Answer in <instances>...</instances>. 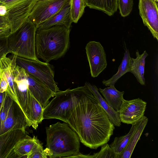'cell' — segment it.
<instances>
[{
  "label": "cell",
  "instance_id": "1",
  "mask_svg": "<svg viewBox=\"0 0 158 158\" xmlns=\"http://www.w3.org/2000/svg\"><path fill=\"white\" fill-rule=\"evenodd\" d=\"M67 120L81 142L92 149L107 143L115 128L89 89L69 113Z\"/></svg>",
  "mask_w": 158,
  "mask_h": 158
},
{
  "label": "cell",
  "instance_id": "2",
  "mask_svg": "<svg viewBox=\"0 0 158 158\" xmlns=\"http://www.w3.org/2000/svg\"><path fill=\"white\" fill-rule=\"evenodd\" d=\"M70 29L62 25L37 29L35 37L36 56L48 63L61 57L69 44Z\"/></svg>",
  "mask_w": 158,
  "mask_h": 158
},
{
  "label": "cell",
  "instance_id": "3",
  "mask_svg": "<svg viewBox=\"0 0 158 158\" xmlns=\"http://www.w3.org/2000/svg\"><path fill=\"white\" fill-rule=\"evenodd\" d=\"M46 147L49 158H69L79 152L80 139L66 123L58 122L46 127Z\"/></svg>",
  "mask_w": 158,
  "mask_h": 158
},
{
  "label": "cell",
  "instance_id": "4",
  "mask_svg": "<svg viewBox=\"0 0 158 158\" xmlns=\"http://www.w3.org/2000/svg\"><path fill=\"white\" fill-rule=\"evenodd\" d=\"M89 91L85 85L56 92L54 97L44 109L43 119H57L67 123L69 113L78 103L82 96Z\"/></svg>",
  "mask_w": 158,
  "mask_h": 158
},
{
  "label": "cell",
  "instance_id": "5",
  "mask_svg": "<svg viewBox=\"0 0 158 158\" xmlns=\"http://www.w3.org/2000/svg\"><path fill=\"white\" fill-rule=\"evenodd\" d=\"M37 28L28 18L14 32L8 36L10 53L36 61L39 60L35 50V37Z\"/></svg>",
  "mask_w": 158,
  "mask_h": 158
},
{
  "label": "cell",
  "instance_id": "6",
  "mask_svg": "<svg viewBox=\"0 0 158 158\" xmlns=\"http://www.w3.org/2000/svg\"><path fill=\"white\" fill-rule=\"evenodd\" d=\"M16 65L36 78L54 92L60 91L55 81L54 72L48 63L30 60L16 56Z\"/></svg>",
  "mask_w": 158,
  "mask_h": 158
},
{
  "label": "cell",
  "instance_id": "7",
  "mask_svg": "<svg viewBox=\"0 0 158 158\" xmlns=\"http://www.w3.org/2000/svg\"><path fill=\"white\" fill-rule=\"evenodd\" d=\"M16 56L13 55L11 58L5 56L0 60V92H6L19 105L14 74Z\"/></svg>",
  "mask_w": 158,
  "mask_h": 158
},
{
  "label": "cell",
  "instance_id": "8",
  "mask_svg": "<svg viewBox=\"0 0 158 158\" xmlns=\"http://www.w3.org/2000/svg\"><path fill=\"white\" fill-rule=\"evenodd\" d=\"M68 0H39L29 17L36 26L48 20L61 10Z\"/></svg>",
  "mask_w": 158,
  "mask_h": 158
},
{
  "label": "cell",
  "instance_id": "9",
  "mask_svg": "<svg viewBox=\"0 0 158 158\" xmlns=\"http://www.w3.org/2000/svg\"><path fill=\"white\" fill-rule=\"evenodd\" d=\"M25 71L16 65L14 71L16 94L19 105L30 125L31 124V107L32 94L28 89L25 76Z\"/></svg>",
  "mask_w": 158,
  "mask_h": 158
},
{
  "label": "cell",
  "instance_id": "10",
  "mask_svg": "<svg viewBox=\"0 0 158 158\" xmlns=\"http://www.w3.org/2000/svg\"><path fill=\"white\" fill-rule=\"evenodd\" d=\"M85 49L91 76L96 77L107 67L105 52L101 43L94 41H89Z\"/></svg>",
  "mask_w": 158,
  "mask_h": 158
},
{
  "label": "cell",
  "instance_id": "11",
  "mask_svg": "<svg viewBox=\"0 0 158 158\" xmlns=\"http://www.w3.org/2000/svg\"><path fill=\"white\" fill-rule=\"evenodd\" d=\"M39 0H20L7 10L6 15L10 24V33L15 31L29 18Z\"/></svg>",
  "mask_w": 158,
  "mask_h": 158
},
{
  "label": "cell",
  "instance_id": "12",
  "mask_svg": "<svg viewBox=\"0 0 158 158\" xmlns=\"http://www.w3.org/2000/svg\"><path fill=\"white\" fill-rule=\"evenodd\" d=\"M147 102L139 98L131 100L124 99L119 111L121 122L135 124L143 116Z\"/></svg>",
  "mask_w": 158,
  "mask_h": 158
},
{
  "label": "cell",
  "instance_id": "13",
  "mask_svg": "<svg viewBox=\"0 0 158 158\" xmlns=\"http://www.w3.org/2000/svg\"><path fill=\"white\" fill-rule=\"evenodd\" d=\"M139 14L144 25L158 41V9L155 0H139Z\"/></svg>",
  "mask_w": 158,
  "mask_h": 158
},
{
  "label": "cell",
  "instance_id": "14",
  "mask_svg": "<svg viewBox=\"0 0 158 158\" xmlns=\"http://www.w3.org/2000/svg\"><path fill=\"white\" fill-rule=\"evenodd\" d=\"M27 136L24 129H11L0 134V158H18L14 148Z\"/></svg>",
  "mask_w": 158,
  "mask_h": 158
},
{
  "label": "cell",
  "instance_id": "15",
  "mask_svg": "<svg viewBox=\"0 0 158 158\" xmlns=\"http://www.w3.org/2000/svg\"><path fill=\"white\" fill-rule=\"evenodd\" d=\"M30 126L22 109L13 100L9 109L1 134L11 129H24Z\"/></svg>",
  "mask_w": 158,
  "mask_h": 158
},
{
  "label": "cell",
  "instance_id": "16",
  "mask_svg": "<svg viewBox=\"0 0 158 158\" xmlns=\"http://www.w3.org/2000/svg\"><path fill=\"white\" fill-rule=\"evenodd\" d=\"M25 76L30 91L44 109L49 103L50 99L54 96L56 93L26 71Z\"/></svg>",
  "mask_w": 158,
  "mask_h": 158
},
{
  "label": "cell",
  "instance_id": "17",
  "mask_svg": "<svg viewBox=\"0 0 158 158\" xmlns=\"http://www.w3.org/2000/svg\"><path fill=\"white\" fill-rule=\"evenodd\" d=\"M72 22L68 2L59 11L36 27L37 29H42L55 26L62 25L70 29Z\"/></svg>",
  "mask_w": 158,
  "mask_h": 158
},
{
  "label": "cell",
  "instance_id": "18",
  "mask_svg": "<svg viewBox=\"0 0 158 158\" xmlns=\"http://www.w3.org/2000/svg\"><path fill=\"white\" fill-rule=\"evenodd\" d=\"M148 121V118L143 116L136 123L134 131L131 135L128 143L122 152L118 156L117 158H130L138 140Z\"/></svg>",
  "mask_w": 158,
  "mask_h": 158
},
{
  "label": "cell",
  "instance_id": "19",
  "mask_svg": "<svg viewBox=\"0 0 158 158\" xmlns=\"http://www.w3.org/2000/svg\"><path fill=\"white\" fill-rule=\"evenodd\" d=\"M85 85L92 92L98 101L99 104L106 112L109 118L114 126L120 127L121 125L119 112L115 111L110 106L101 96L99 92L98 89L94 85H92L88 82H85Z\"/></svg>",
  "mask_w": 158,
  "mask_h": 158
},
{
  "label": "cell",
  "instance_id": "20",
  "mask_svg": "<svg viewBox=\"0 0 158 158\" xmlns=\"http://www.w3.org/2000/svg\"><path fill=\"white\" fill-rule=\"evenodd\" d=\"M98 90L108 104L115 111L119 112L124 99L123 97L124 91L117 90L113 85L104 89L100 88Z\"/></svg>",
  "mask_w": 158,
  "mask_h": 158
},
{
  "label": "cell",
  "instance_id": "21",
  "mask_svg": "<svg viewBox=\"0 0 158 158\" xmlns=\"http://www.w3.org/2000/svg\"><path fill=\"white\" fill-rule=\"evenodd\" d=\"M135 55V58H131V70L130 72L134 75L140 84L144 85L145 83L144 77L145 59L148 55L146 50L140 54L139 51L137 50Z\"/></svg>",
  "mask_w": 158,
  "mask_h": 158
},
{
  "label": "cell",
  "instance_id": "22",
  "mask_svg": "<svg viewBox=\"0 0 158 158\" xmlns=\"http://www.w3.org/2000/svg\"><path fill=\"white\" fill-rule=\"evenodd\" d=\"M118 0H84L86 6L100 10L109 16L114 15L118 9Z\"/></svg>",
  "mask_w": 158,
  "mask_h": 158
},
{
  "label": "cell",
  "instance_id": "23",
  "mask_svg": "<svg viewBox=\"0 0 158 158\" xmlns=\"http://www.w3.org/2000/svg\"><path fill=\"white\" fill-rule=\"evenodd\" d=\"M130 52L128 49H126L124 56L117 73L109 79L104 80L102 84L106 86L114 85L118 79L125 73L130 72L131 70V61Z\"/></svg>",
  "mask_w": 158,
  "mask_h": 158
},
{
  "label": "cell",
  "instance_id": "24",
  "mask_svg": "<svg viewBox=\"0 0 158 158\" xmlns=\"http://www.w3.org/2000/svg\"><path fill=\"white\" fill-rule=\"evenodd\" d=\"M39 140L35 136H29L20 140L14 148V152L18 158H27L35 145Z\"/></svg>",
  "mask_w": 158,
  "mask_h": 158
},
{
  "label": "cell",
  "instance_id": "25",
  "mask_svg": "<svg viewBox=\"0 0 158 158\" xmlns=\"http://www.w3.org/2000/svg\"><path fill=\"white\" fill-rule=\"evenodd\" d=\"M44 109L38 101L32 95L31 98V126L36 129L43 120Z\"/></svg>",
  "mask_w": 158,
  "mask_h": 158
},
{
  "label": "cell",
  "instance_id": "26",
  "mask_svg": "<svg viewBox=\"0 0 158 158\" xmlns=\"http://www.w3.org/2000/svg\"><path fill=\"white\" fill-rule=\"evenodd\" d=\"M136 123L132 125L129 131L125 135L115 137L113 142L109 145L117 155V157L127 145L130 138L134 131Z\"/></svg>",
  "mask_w": 158,
  "mask_h": 158
},
{
  "label": "cell",
  "instance_id": "27",
  "mask_svg": "<svg viewBox=\"0 0 158 158\" xmlns=\"http://www.w3.org/2000/svg\"><path fill=\"white\" fill-rule=\"evenodd\" d=\"M73 22L77 23L82 15L86 6L84 0H68Z\"/></svg>",
  "mask_w": 158,
  "mask_h": 158
},
{
  "label": "cell",
  "instance_id": "28",
  "mask_svg": "<svg viewBox=\"0 0 158 158\" xmlns=\"http://www.w3.org/2000/svg\"><path fill=\"white\" fill-rule=\"evenodd\" d=\"M13 100L6 92L4 99L0 111V134H1L4 122L7 117L10 107Z\"/></svg>",
  "mask_w": 158,
  "mask_h": 158
},
{
  "label": "cell",
  "instance_id": "29",
  "mask_svg": "<svg viewBox=\"0 0 158 158\" xmlns=\"http://www.w3.org/2000/svg\"><path fill=\"white\" fill-rule=\"evenodd\" d=\"M91 158H117V156L108 144L106 143L102 146L99 152L91 155Z\"/></svg>",
  "mask_w": 158,
  "mask_h": 158
},
{
  "label": "cell",
  "instance_id": "30",
  "mask_svg": "<svg viewBox=\"0 0 158 158\" xmlns=\"http://www.w3.org/2000/svg\"><path fill=\"white\" fill-rule=\"evenodd\" d=\"M133 0H118V8L122 17H127L130 14L133 9Z\"/></svg>",
  "mask_w": 158,
  "mask_h": 158
},
{
  "label": "cell",
  "instance_id": "31",
  "mask_svg": "<svg viewBox=\"0 0 158 158\" xmlns=\"http://www.w3.org/2000/svg\"><path fill=\"white\" fill-rule=\"evenodd\" d=\"M47 156L43 150L42 144L39 142L28 155L27 158H47Z\"/></svg>",
  "mask_w": 158,
  "mask_h": 158
},
{
  "label": "cell",
  "instance_id": "32",
  "mask_svg": "<svg viewBox=\"0 0 158 158\" xmlns=\"http://www.w3.org/2000/svg\"><path fill=\"white\" fill-rule=\"evenodd\" d=\"M9 35L0 36V60L10 53L7 41V37Z\"/></svg>",
  "mask_w": 158,
  "mask_h": 158
},
{
  "label": "cell",
  "instance_id": "33",
  "mask_svg": "<svg viewBox=\"0 0 158 158\" xmlns=\"http://www.w3.org/2000/svg\"><path fill=\"white\" fill-rule=\"evenodd\" d=\"M11 24L6 15H0V29H10Z\"/></svg>",
  "mask_w": 158,
  "mask_h": 158
},
{
  "label": "cell",
  "instance_id": "34",
  "mask_svg": "<svg viewBox=\"0 0 158 158\" xmlns=\"http://www.w3.org/2000/svg\"><path fill=\"white\" fill-rule=\"evenodd\" d=\"M20 0H5L2 2L3 4L6 7L7 10L10 8Z\"/></svg>",
  "mask_w": 158,
  "mask_h": 158
},
{
  "label": "cell",
  "instance_id": "35",
  "mask_svg": "<svg viewBox=\"0 0 158 158\" xmlns=\"http://www.w3.org/2000/svg\"><path fill=\"white\" fill-rule=\"evenodd\" d=\"M7 10L6 7L3 4L0 5V15H6Z\"/></svg>",
  "mask_w": 158,
  "mask_h": 158
},
{
  "label": "cell",
  "instance_id": "36",
  "mask_svg": "<svg viewBox=\"0 0 158 158\" xmlns=\"http://www.w3.org/2000/svg\"><path fill=\"white\" fill-rule=\"evenodd\" d=\"M10 33V29H0V36L4 35H9Z\"/></svg>",
  "mask_w": 158,
  "mask_h": 158
},
{
  "label": "cell",
  "instance_id": "37",
  "mask_svg": "<svg viewBox=\"0 0 158 158\" xmlns=\"http://www.w3.org/2000/svg\"><path fill=\"white\" fill-rule=\"evenodd\" d=\"M5 92H0V111L2 107L3 103Z\"/></svg>",
  "mask_w": 158,
  "mask_h": 158
},
{
  "label": "cell",
  "instance_id": "38",
  "mask_svg": "<svg viewBox=\"0 0 158 158\" xmlns=\"http://www.w3.org/2000/svg\"><path fill=\"white\" fill-rule=\"evenodd\" d=\"M5 0H0V2H2Z\"/></svg>",
  "mask_w": 158,
  "mask_h": 158
},
{
  "label": "cell",
  "instance_id": "39",
  "mask_svg": "<svg viewBox=\"0 0 158 158\" xmlns=\"http://www.w3.org/2000/svg\"><path fill=\"white\" fill-rule=\"evenodd\" d=\"M3 3L2 2H0V5L2 4Z\"/></svg>",
  "mask_w": 158,
  "mask_h": 158
},
{
  "label": "cell",
  "instance_id": "40",
  "mask_svg": "<svg viewBox=\"0 0 158 158\" xmlns=\"http://www.w3.org/2000/svg\"><path fill=\"white\" fill-rule=\"evenodd\" d=\"M155 1H156L157 2H158V0H155Z\"/></svg>",
  "mask_w": 158,
  "mask_h": 158
}]
</instances>
